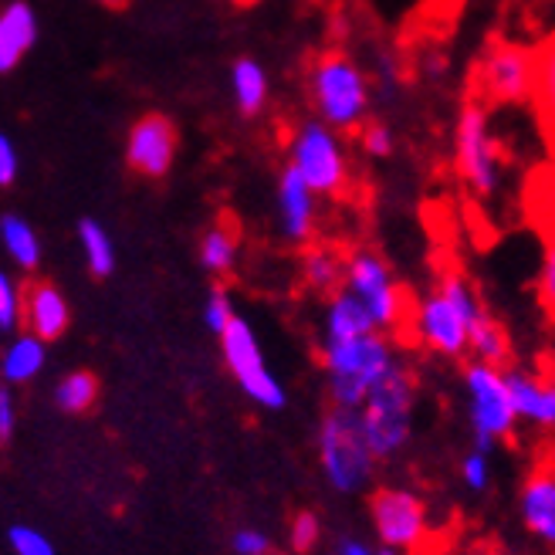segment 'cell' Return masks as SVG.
<instances>
[{"label":"cell","mask_w":555,"mask_h":555,"mask_svg":"<svg viewBox=\"0 0 555 555\" xmlns=\"http://www.w3.org/2000/svg\"><path fill=\"white\" fill-rule=\"evenodd\" d=\"M485 315L488 309L478 298V288L461 271H443L430 292L413 298L403 336L434 356L461 359L470 352V328Z\"/></svg>","instance_id":"6da1fadb"},{"label":"cell","mask_w":555,"mask_h":555,"mask_svg":"<svg viewBox=\"0 0 555 555\" xmlns=\"http://www.w3.org/2000/svg\"><path fill=\"white\" fill-rule=\"evenodd\" d=\"M305 81H309V102L315 108V119H322L325 126L339 132H356L370 122L373 78L349 51H319L309 72H305Z\"/></svg>","instance_id":"7a4b0ae2"},{"label":"cell","mask_w":555,"mask_h":555,"mask_svg":"<svg viewBox=\"0 0 555 555\" xmlns=\"http://www.w3.org/2000/svg\"><path fill=\"white\" fill-rule=\"evenodd\" d=\"M397 346L386 332H370L359 339L322 343V370L332 406L363 410L366 397L397 370Z\"/></svg>","instance_id":"3957f363"},{"label":"cell","mask_w":555,"mask_h":555,"mask_svg":"<svg viewBox=\"0 0 555 555\" xmlns=\"http://www.w3.org/2000/svg\"><path fill=\"white\" fill-rule=\"evenodd\" d=\"M319 467L325 481L343 491V494H359L363 488H370L373 470H376V454L366 440L363 430V416L359 410H346V406H332L322 424H319Z\"/></svg>","instance_id":"277c9868"},{"label":"cell","mask_w":555,"mask_h":555,"mask_svg":"<svg viewBox=\"0 0 555 555\" xmlns=\"http://www.w3.org/2000/svg\"><path fill=\"white\" fill-rule=\"evenodd\" d=\"M502 146L491 132L488 105L478 99H467L454 122V170L461 183L475 193V197L488 201L502 190Z\"/></svg>","instance_id":"5b68a950"},{"label":"cell","mask_w":555,"mask_h":555,"mask_svg":"<svg viewBox=\"0 0 555 555\" xmlns=\"http://www.w3.org/2000/svg\"><path fill=\"white\" fill-rule=\"evenodd\" d=\"M413 400H416V379L403 363H397V370L366 397L359 416H363V430H366V440L376 461L397 457L410 443Z\"/></svg>","instance_id":"8992f818"},{"label":"cell","mask_w":555,"mask_h":555,"mask_svg":"<svg viewBox=\"0 0 555 555\" xmlns=\"http://www.w3.org/2000/svg\"><path fill=\"white\" fill-rule=\"evenodd\" d=\"M288 166L319 197H343L349 190V153L339 129L305 119L288 135Z\"/></svg>","instance_id":"52a82bcc"},{"label":"cell","mask_w":555,"mask_h":555,"mask_svg":"<svg viewBox=\"0 0 555 555\" xmlns=\"http://www.w3.org/2000/svg\"><path fill=\"white\" fill-rule=\"evenodd\" d=\"M470 99L491 105H525L535 95V48L494 38L470 75Z\"/></svg>","instance_id":"ba28073f"},{"label":"cell","mask_w":555,"mask_h":555,"mask_svg":"<svg viewBox=\"0 0 555 555\" xmlns=\"http://www.w3.org/2000/svg\"><path fill=\"white\" fill-rule=\"evenodd\" d=\"M464 393H467V421L470 434H475V448L491 451L498 440L515 434L518 410L512 400V386L505 370L488 366V363H467L464 366Z\"/></svg>","instance_id":"9c48e42d"},{"label":"cell","mask_w":555,"mask_h":555,"mask_svg":"<svg viewBox=\"0 0 555 555\" xmlns=\"http://www.w3.org/2000/svg\"><path fill=\"white\" fill-rule=\"evenodd\" d=\"M346 288L356 298H363L379 332H386V336L403 332L413 298L403 292L390 264H386L373 247H356V251L346 255Z\"/></svg>","instance_id":"30bf717a"},{"label":"cell","mask_w":555,"mask_h":555,"mask_svg":"<svg viewBox=\"0 0 555 555\" xmlns=\"http://www.w3.org/2000/svg\"><path fill=\"white\" fill-rule=\"evenodd\" d=\"M220 352H224V363H228L234 383L241 386V393L251 403H258L264 410H282L288 403L285 386L268 370V359L261 352L255 328L241 315L228 325L224 336H220Z\"/></svg>","instance_id":"8fae6325"},{"label":"cell","mask_w":555,"mask_h":555,"mask_svg":"<svg viewBox=\"0 0 555 555\" xmlns=\"http://www.w3.org/2000/svg\"><path fill=\"white\" fill-rule=\"evenodd\" d=\"M370 518L379 545H393L410 555L424 552L430 542V515L424 498L410 488H379L370 494Z\"/></svg>","instance_id":"7c38bea8"},{"label":"cell","mask_w":555,"mask_h":555,"mask_svg":"<svg viewBox=\"0 0 555 555\" xmlns=\"http://www.w3.org/2000/svg\"><path fill=\"white\" fill-rule=\"evenodd\" d=\"M177 146H180L177 126L159 113H146L126 132V166L146 180H163L173 170Z\"/></svg>","instance_id":"4fadbf2b"},{"label":"cell","mask_w":555,"mask_h":555,"mask_svg":"<svg viewBox=\"0 0 555 555\" xmlns=\"http://www.w3.org/2000/svg\"><path fill=\"white\" fill-rule=\"evenodd\" d=\"M274 207H278V228L288 244L309 247L319 228V193L298 177V170L285 163L282 177L274 186Z\"/></svg>","instance_id":"5bb4252c"},{"label":"cell","mask_w":555,"mask_h":555,"mask_svg":"<svg viewBox=\"0 0 555 555\" xmlns=\"http://www.w3.org/2000/svg\"><path fill=\"white\" fill-rule=\"evenodd\" d=\"M521 525L535 542L555 552V464L545 457L529 470L518 494Z\"/></svg>","instance_id":"9a60e30c"},{"label":"cell","mask_w":555,"mask_h":555,"mask_svg":"<svg viewBox=\"0 0 555 555\" xmlns=\"http://www.w3.org/2000/svg\"><path fill=\"white\" fill-rule=\"evenodd\" d=\"M505 376L512 386L518 421L529 424L532 430H555V376L525 366H508Z\"/></svg>","instance_id":"2e32d148"},{"label":"cell","mask_w":555,"mask_h":555,"mask_svg":"<svg viewBox=\"0 0 555 555\" xmlns=\"http://www.w3.org/2000/svg\"><path fill=\"white\" fill-rule=\"evenodd\" d=\"M72 325V309L68 298L54 282H31L24 288V328L35 332L38 339L54 343L62 339Z\"/></svg>","instance_id":"e0dca14e"},{"label":"cell","mask_w":555,"mask_h":555,"mask_svg":"<svg viewBox=\"0 0 555 555\" xmlns=\"http://www.w3.org/2000/svg\"><path fill=\"white\" fill-rule=\"evenodd\" d=\"M38 41V14L27 0H8L0 11V75H11Z\"/></svg>","instance_id":"ac0fdd59"},{"label":"cell","mask_w":555,"mask_h":555,"mask_svg":"<svg viewBox=\"0 0 555 555\" xmlns=\"http://www.w3.org/2000/svg\"><path fill=\"white\" fill-rule=\"evenodd\" d=\"M379 332L363 298H356L349 288H339L336 295H328L325 312H322V343H343V339H359Z\"/></svg>","instance_id":"d6986e66"},{"label":"cell","mask_w":555,"mask_h":555,"mask_svg":"<svg viewBox=\"0 0 555 555\" xmlns=\"http://www.w3.org/2000/svg\"><path fill=\"white\" fill-rule=\"evenodd\" d=\"M44 363H48V343L24 328L17 336H11V343L4 346V356H0V376H4L8 386H27L38 379Z\"/></svg>","instance_id":"ffe728a7"},{"label":"cell","mask_w":555,"mask_h":555,"mask_svg":"<svg viewBox=\"0 0 555 555\" xmlns=\"http://www.w3.org/2000/svg\"><path fill=\"white\" fill-rule=\"evenodd\" d=\"M301 282L319 295H336L346 288V255L328 244H309L301 255Z\"/></svg>","instance_id":"44dd1931"},{"label":"cell","mask_w":555,"mask_h":555,"mask_svg":"<svg viewBox=\"0 0 555 555\" xmlns=\"http://www.w3.org/2000/svg\"><path fill=\"white\" fill-rule=\"evenodd\" d=\"M532 108L539 116V126L555 150V31L535 48V95Z\"/></svg>","instance_id":"7402d4cb"},{"label":"cell","mask_w":555,"mask_h":555,"mask_svg":"<svg viewBox=\"0 0 555 555\" xmlns=\"http://www.w3.org/2000/svg\"><path fill=\"white\" fill-rule=\"evenodd\" d=\"M0 244H4V255L11 264L24 274L38 271L41 264V237L38 231L27 224L21 214H0Z\"/></svg>","instance_id":"603a6c76"},{"label":"cell","mask_w":555,"mask_h":555,"mask_svg":"<svg viewBox=\"0 0 555 555\" xmlns=\"http://www.w3.org/2000/svg\"><path fill=\"white\" fill-rule=\"evenodd\" d=\"M231 92L244 119L258 116L268 102V72L255 59H237L231 65Z\"/></svg>","instance_id":"cb8c5ba5"},{"label":"cell","mask_w":555,"mask_h":555,"mask_svg":"<svg viewBox=\"0 0 555 555\" xmlns=\"http://www.w3.org/2000/svg\"><path fill=\"white\" fill-rule=\"evenodd\" d=\"M197 255H201V264L207 274H214V278L231 274L237 268V255H241L237 231L231 224H214L210 231H204Z\"/></svg>","instance_id":"d4e9b609"},{"label":"cell","mask_w":555,"mask_h":555,"mask_svg":"<svg viewBox=\"0 0 555 555\" xmlns=\"http://www.w3.org/2000/svg\"><path fill=\"white\" fill-rule=\"evenodd\" d=\"M78 247H81V258H86L92 278H108L116 271V244L108 237V231L92 217H81L78 228H75Z\"/></svg>","instance_id":"484cf974"},{"label":"cell","mask_w":555,"mask_h":555,"mask_svg":"<svg viewBox=\"0 0 555 555\" xmlns=\"http://www.w3.org/2000/svg\"><path fill=\"white\" fill-rule=\"evenodd\" d=\"M470 356H475L478 363L508 370L512 366V343H508L505 325L491 315H485L475 328H470Z\"/></svg>","instance_id":"4316f807"},{"label":"cell","mask_w":555,"mask_h":555,"mask_svg":"<svg viewBox=\"0 0 555 555\" xmlns=\"http://www.w3.org/2000/svg\"><path fill=\"white\" fill-rule=\"evenodd\" d=\"M99 400V376L89 373V370H75L68 376L59 379V386H54V406H59L62 413H89Z\"/></svg>","instance_id":"83f0119b"},{"label":"cell","mask_w":555,"mask_h":555,"mask_svg":"<svg viewBox=\"0 0 555 555\" xmlns=\"http://www.w3.org/2000/svg\"><path fill=\"white\" fill-rule=\"evenodd\" d=\"M0 332L4 336L24 332V288L8 271L0 274Z\"/></svg>","instance_id":"f1b7e54d"},{"label":"cell","mask_w":555,"mask_h":555,"mask_svg":"<svg viewBox=\"0 0 555 555\" xmlns=\"http://www.w3.org/2000/svg\"><path fill=\"white\" fill-rule=\"evenodd\" d=\"M535 295L539 305L548 319H555V220L545 231V247H542V264H539V278H535Z\"/></svg>","instance_id":"f546056e"},{"label":"cell","mask_w":555,"mask_h":555,"mask_svg":"<svg viewBox=\"0 0 555 555\" xmlns=\"http://www.w3.org/2000/svg\"><path fill=\"white\" fill-rule=\"evenodd\" d=\"M234 319H237V312H234V298H231V292H228V288H210V295H207V301H204V325L220 339Z\"/></svg>","instance_id":"4dcf8cb0"},{"label":"cell","mask_w":555,"mask_h":555,"mask_svg":"<svg viewBox=\"0 0 555 555\" xmlns=\"http://www.w3.org/2000/svg\"><path fill=\"white\" fill-rule=\"evenodd\" d=\"M319 535H322V521L315 512H298L288 525V548L295 555H309L315 545H319Z\"/></svg>","instance_id":"1f68e13d"},{"label":"cell","mask_w":555,"mask_h":555,"mask_svg":"<svg viewBox=\"0 0 555 555\" xmlns=\"http://www.w3.org/2000/svg\"><path fill=\"white\" fill-rule=\"evenodd\" d=\"M8 548L14 555H54V542L41 529H35V525H11Z\"/></svg>","instance_id":"d6a6232c"},{"label":"cell","mask_w":555,"mask_h":555,"mask_svg":"<svg viewBox=\"0 0 555 555\" xmlns=\"http://www.w3.org/2000/svg\"><path fill=\"white\" fill-rule=\"evenodd\" d=\"M359 139H363V150L373 159H386L397 150V139H393L390 126H383V122H366L363 129H359Z\"/></svg>","instance_id":"836d02e7"},{"label":"cell","mask_w":555,"mask_h":555,"mask_svg":"<svg viewBox=\"0 0 555 555\" xmlns=\"http://www.w3.org/2000/svg\"><path fill=\"white\" fill-rule=\"evenodd\" d=\"M461 478L470 491H488L491 485V464H488V454L485 451H470L464 461H461Z\"/></svg>","instance_id":"e575fe53"},{"label":"cell","mask_w":555,"mask_h":555,"mask_svg":"<svg viewBox=\"0 0 555 555\" xmlns=\"http://www.w3.org/2000/svg\"><path fill=\"white\" fill-rule=\"evenodd\" d=\"M21 173V156H17V146H14V139L8 132H0V186H14Z\"/></svg>","instance_id":"d590c367"},{"label":"cell","mask_w":555,"mask_h":555,"mask_svg":"<svg viewBox=\"0 0 555 555\" xmlns=\"http://www.w3.org/2000/svg\"><path fill=\"white\" fill-rule=\"evenodd\" d=\"M231 548H234V555H264V552H271V542L258 529H237L231 535Z\"/></svg>","instance_id":"8d00e7d4"},{"label":"cell","mask_w":555,"mask_h":555,"mask_svg":"<svg viewBox=\"0 0 555 555\" xmlns=\"http://www.w3.org/2000/svg\"><path fill=\"white\" fill-rule=\"evenodd\" d=\"M376 81H379V89H383V95L390 99V95H397V89H400V68H397V59L393 54H379V62H376Z\"/></svg>","instance_id":"74e56055"},{"label":"cell","mask_w":555,"mask_h":555,"mask_svg":"<svg viewBox=\"0 0 555 555\" xmlns=\"http://www.w3.org/2000/svg\"><path fill=\"white\" fill-rule=\"evenodd\" d=\"M11 434H14V400H11V390L4 386L0 390V440H11Z\"/></svg>","instance_id":"f35d334b"},{"label":"cell","mask_w":555,"mask_h":555,"mask_svg":"<svg viewBox=\"0 0 555 555\" xmlns=\"http://www.w3.org/2000/svg\"><path fill=\"white\" fill-rule=\"evenodd\" d=\"M424 75L427 78H440V75H448L451 72V62H448V54H440V51H430V54H424Z\"/></svg>","instance_id":"ab89813d"},{"label":"cell","mask_w":555,"mask_h":555,"mask_svg":"<svg viewBox=\"0 0 555 555\" xmlns=\"http://www.w3.org/2000/svg\"><path fill=\"white\" fill-rule=\"evenodd\" d=\"M336 555H376L366 542H359V539H343L336 545Z\"/></svg>","instance_id":"60d3db41"},{"label":"cell","mask_w":555,"mask_h":555,"mask_svg":"<svg viewBox=\"0 0 555 555\" xmlns=\"http://www.w3.org/2000/svg\"><path fill=\"white\" fill-rule=\"evenodd\" d=\"M99 4H102L105 11H126V8H129V0H99Z\"/></svg>","instance_id":"b9f144b4"},{"label":"cell","mask_w":555,"mask_h":555,"mask_svg":"<svg viewBox=\"0 0 555 555\" xmlns=\"http://www.w3.org/2000/svg\"><path fill=\"white\" fill-rule=\"evenodd\" d=\"M376 555H410V552H403V548H393V545H379V548H376Z\"/></svg>","instance_id":"7bdbcfd3"},{"label":"cell","mask_w":555,"mask_h":555,"mask_svg":"<svg viewBox=\"0 0 555 555\" xmlns=\"http://www.w3.org/2000/svg\"><path fill=\"white\" fill-rule=\"evenodd\" d=\"M548 461L555 464V443H552V451H548Z\"/></svg>","instance_id":"ee69618b"},{"label":"cell","mask_w":555,"mask_h":555,"mask_svg":"<svg viewBox=\"0 0 555 555\" xmlns=\"http://www.w3.org/2000/svg\"><path fill=\"white\" fill-rule=\"evenodd\" d=\"M264 555H282V552H274V548H271V552H264Z\"/></svg>","instance_id":"f6af8a7d"}]
</instances>
